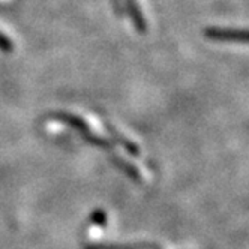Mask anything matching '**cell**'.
Segmentation results:
<instances>
[{
	"label": "cell",
	"instance_id": "1",
	"mask_svg": "<svg viewBox=\"0 0 249 249\" xmlns=\"http://www.w3.org/2000/svg\"><path fill=\"white\" fill-rule=\"evenodd\" d=\"M204 36L212 41L222 42H242L249 44V29H231V27H207Z\"/></svg>",
	"mask_w": 249,
	"mask_h": 249
},
{
	"label": "cell",
	"instance_id": "2",
	"mask_svg": "<svg viewBox=\"0 0 249 249\" xmlns=\"http://www.w3.org/2000/svg\"><path fill=\"white\" fill-rule=\"evenodd\" d=\"M124 3H126V12L131 17L134 27L140 33H146L147 32V24H146L143 12H141V9H140L138 2H137V0H124Z\"/></svg>",
	"mask_w": 249,
	"mask_h": 249
},
{
	"label": "cell",
	"instance_id": "3",
	"mask_svg": "<svg viewBox=\"0 0 249 249\" xmlns=\"http://www.w3.org/2000/svg\"><path fill=\"white\" fill-rule=\"evenodd\" d=\"M107 129H108V132L111 134V137L116 140V143H119L123 149H126V152H129L131 155H134V156H138L140 155V149L132 143V141H129L128 138H124L122 134H119L111 124H108V126H107Z\"/></svg>",
	"mask_w": 249,
	"mask_h": 249
},
{
	"label": "cell",
	"instance_id": "4",
	"mask_svg": "<svg viewBox=\"0 0 249 249\" xmlns=\"http://www.w3.org/2000/svg\"><path fill=\"white\" fill-rule=\"evenodd\" d=\"M87 249H159L153 243H135V245H93Z\"/></svg>",
	"mask_w": 249,
	"mask_h": 249
},
{
	"label": "cell",
	"instance_id": "5",
	"mask_svg": "<svg viewBox=\"0 0 249 249\" xmlns=\"http://www.w3.org/2000/svg\"><path fill=\"white\" fill-rule=\"evenodd\" d=\"M114 161H116V165L120 168V170H123L124 173H126L132 180H135V182H141V174H140V171L134 167V165H131L129 162H126V161H123V159H120V158H114Z\"/></svg>",
	"mask_w": 249,
	"mask_h": 249
},
{
	"label": "cell",
	"instance_id": "6",
	"mask_svg": "<svg viewBox=\"0 0 249 249\" xmlns=\"http://www.w3.org/2000/svg\"><path fill=\"white\" fill-rule=\"evenodd\" d=\"M105 221H107V218H105V212L104 210H96L92 215V222L96 224V225H102L104 227Z\"/></svg>",
	"mask_w": 249,
	"mask_h": 249
},
{
	"label": "cell",
	"instance_id": "7",
	"mask_svg": "<svg viewBox=\"0 0 249 249\" xmlns=\"http://www.w3.org/2000/svg\"><path fill=\"white\" fill-rule=\"evenodd\" d=\"M14 45L11 42V39L8 36H5L3 33H0V50H3V51H12Z\"/></svg>",
	"mask_w": 249,
	"mask_h": 249
},
{
	"label": "cell",
	"instance_id": "8",
	"mask_svg": "<svg viewBox=\"0 0 249 249\" xmlns=\"http://www.w3.org/2000/svg\"><path fill=\"white\" fill-rule=\"evenodd\" d=\"M113 6H114V12L120 17L122 15V3H120V0H113Z\"/></svg>",
	"mask_w": 249,
	"mask_h": 249
}]
</instances>
